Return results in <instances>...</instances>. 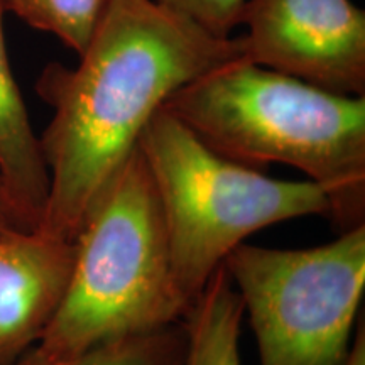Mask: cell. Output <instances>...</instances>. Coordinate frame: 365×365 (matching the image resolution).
Segmentation results:
<instances>
[{
    "label": "cell",
    "instance_id": "1",
    "mask_svg": "<svg viewBox=\"0 0 365 365\" xmlns=\"http://www.w3.org/2000/svg\"><path fill=\"white\" fill-rule=\"evenodd\" d=\"M244 58L156 0H113L78 65L49 63L36 81L53 117L39 135L49 193L38 230L75 240L85 218L175 91Z\"/></svg>",
    "mask_w": 365,
    "mask_h": 365
},
{
    "label": "cell",
    "instance_id": "2",
    "mask_svg": "<svg viewBox=\"0 0 365 365\" xmlns=\"http://www.w3.org/2000/svg\"><path fill=\"white\" fill-rule=\"evenodd\" d=\"M163 108L230 161L303 173L327 193L340 234L365 225V97L239 58L186 83Z\"/></svg>",
    "mask_w": 365,
    "mask_h": 365
},
{
    "label": "cell",
    "instance_id": "3",
    "mask_svg": "<svg viewBox=\"0 0 365 365\" xmlns=\"http://www.w3.org/2000/svg\"><path fill=\"white\" fill-rule=\"evenodd\" d=\"M73 242L65 296L38 344L14 365L61 364L107 341L180 323L188 313L139 145Z\"/></svg>",
    "mask_w": 365,
    "mask_h": 365
},
{
    "label": "cell",
    "instance_id": "4",
    "mask_svg": "<svg viewBox=\"0 0 365 365\" xmlns=\"http://www.w3.org/2000/svg\"><path fill=\"white\" fill-rule=\"evenodd\" d=\"M139 150L156 188L175 281L190 308L247 237L299 217H330L317 182L276 180L230 161L164 108L144 129Z\"/></svg>",
    "mask_w": 365,
    "mask_h": 365
},
{
    "label": "cell",
    "instance_id": "5",
    "mask_svg": "<svg viewBox=\"0 0 365 365\" xmlns=\"http://www.w3.org/2000/svg\"><path fill=\"white\" fill-rule=\"evenodd\" d=\"M223 266L261 365H344L365 291V225L309 249L244 242Z\"/></svg>",
    "mask_w": 365,
    "mask_h": 365
},
{
    "label": "cell",
    "instance_id": "6",
    "mask_svg": "<svg viewBox=\"0 0 365 365\" xmlns=\"http://www.w3.org/2000/svg\"><path fill=\"white\" fill-rule=\"evenodd\" d=\"M239 26L249 61L365 97V12L350 0H247Z\"/></svg>",
    "mask_w": 365,
    "mask_h": 365
},
{
    "label": "cell",
    "instance_id": "7",
    "mask_svg": "<svg viewBox=\"0 0 365 365\" xmlns=\"http://www.w3.org/2000/svg\"><path fill=\"white\" fill-rule=\"evenodd\" d=\"M75 242L41 230L0 237V365L38 344L70 282Z\"/></svg>",
    "mask_w": 365,
    "mask_h": 365
},
{
    "label": "cell",
    "instance_id": "8",
    "mask_svg": "<svg viewBox=\"0 0 365 365\" xmlns=\"http://www.w3.org/2000/svg\"><path fill=\"white\" fill-rule=\"evenodd\" d=\"M0 4V180L22 232L38 230L49 193L39 135H36L9 59Z\"/></svg>",
    "mask_w": 365,
    "mask_h": 365
},
{
    "label": "cell",
    "instance_id": "9",
    "mask_svg": "<svg viewBox=\"0 0 365 365\" xmlns=\"http://www.w3.org/2000/svg\"><path fill=\"white\" fill-rule=\"evenodd\" d=\"M244 307L225 266L217 269L185 317L186 365H240Z\"/></svg>",
    "mask_w": 365,
    "mask_h": 365
},
{
    "label": "cell",
    "instance_id": "10",
    "mask_svg": "<svg viewBox=\"0 0 365 365\" xmlns=\"http://www.w3.org/2000/svg\"><path fill=\"white\" fill-rule=\"evenodd\" d=\"M113 0H0L4 11L27 26L53 34L80 54L90 44Z\"/></svg>",
    "mask_w": 365,
    "mask_h": 365
},
{
    "label": "cell",
    "instance_id": "11",
    "mask_svg": "<svg viewBox=\"0 0 365 365\" xmlns=\"http://www.w3.org/2000/svg\"><path fill=\"white\" fill-rule=\"evenodd\" d=\"M188 333L185 319L137 335L97 345L56 365H186Z\"/></svg>",
    "mask_w": 365,
    "mask_h": 365
},
{
    "label": "cell",
    "instance_id": "12",
    "mask_svg": "<svg viewBox=\"0 0 365 365\" xmlns=\"http://www.w3.org/2000/svg\"><path fill=\"white\" fill-rule=\"evenodd\" d=\"M215 36H230L247 0H156Z\"/></svg>",
    "mask_w": 365,
    "mask_h": 365
},
{
    "label": "cell",
    "instance_id": "13",
    "mask_svg": "<svg viewBox=\"0 0 365 365\" xmlns=\"http://www.w3.org/2000/svg\"><path fill=\"white\" fill-rule=\"evenodd\" d=\"M16 232H22V230L19 228L16 215H14L11 203H9L2 180H0V237L16 234Z\"/></svg>",
    "mask_w": 365,
    "mask_h": 365
},
{
    "label": "cell",
    "instance_id": "14",
    "mask_svg": "<svg viewBox=\"0 0 365 365\" xmlns=\"http://www.w3.org/2000/svg\"><path fill=\"white\" fill-rule=\"evenodd\" d=\"M344 365H365V325L364 319H360L359 330L355 333L352 346L346 355Z\"/></svg>",
    "mask_w": 365,
    "mask_h": 365
}]
</instances>
